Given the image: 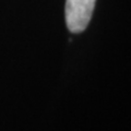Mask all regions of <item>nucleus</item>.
Instances as JSON below:
<instances>
[{"label": "nucleus", "mask_w": 131, "mask_h": 131, "mask_svg": "<svg viewBox=\"0 0 131 131\" xmlns=\"http://www.w3.org/2000/svg\"><path fill=\"white\" fill-rule=\"evenodd\" d=\"M96 0H66V23L71 33H81L89 25Z\"/></svg>", "instance_id": "obj_1"}]
</instances>
